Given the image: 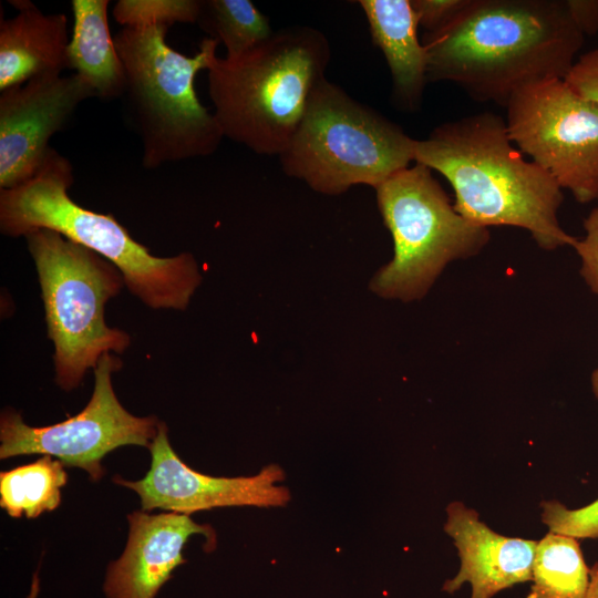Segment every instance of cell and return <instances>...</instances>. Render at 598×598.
I'll return each mask as SVG.
<instances>
[{"label":"cell","instance_id":"cell-11","mask_svg":"<svg viewBox=\"0 0 598 598\" xmlns=\"http://www.w3.org/2000/svg\"><path fill=\"white\" fill-rule=\"evenodd\" d=\"M95 97L80 75H47L0 92V189L31 178L44 162L49 141L85 100Z\"/></svg>","mask_w":598,"mask_h":598},{"label":"cell","instance_id":"cell-22","mask_svg":"<svg viewBox=\"0 0 598 598\" xmlns=\"http://www.w3.org/2000/svg\"><path fill=\"white\" fill-rule=\"evenodd\" d=\"M540 506L542 522L550 532L577 539H598V499L577 509L556 501L543 502Z\"/></svg>","mask_w":598,"mask_h":598},{"label":"cell","instance_id":"cell-12","mask_svg":"<svg viewBox=\"0 0 598 598\" xmlns=\"http://www.w3.org/2000/svg\"><path fill=\"white\" fill-rule=\"evenodd\" d=\"M152 464L140 481L115 476L118 485L135 491L142 508H162L185 515L225 506L279 507L290 501L285 477L278 465H268L254 476L215 477L188 467L172 448L167 427L161 422L151 447Z\"/></svg>","mask_w":598,"mask_h":598},{"label":"cell","instance_id":"cell-13","mask_svg":"<svg viewBox=\"0 0 598 598\" xmlns=\"http://www.w3.org/2000/svg\"><path fill=\"white\" fill-rule=\"evenodd\" d=\"M128 540L122 556L110 564L104 592L107 598H155L173 571L185 563L183 549L192 535L215 534L189 515L171 512L151 515L142 511L127 516Z\"/></svg>","mask_w":598,"mask_h":598},{"label":"cell","instance_id":"cell-9","mask_svg":"<svg viewBox=\"0 0 598 598\" xmlns=\"http://www.w3.org/2000/svg\"><path fill=\"white\" fill-rule=\"evenodd\" d=\"M512 142L581 204L598 199V106L564 80L516 91L507 105Z\"/></svg>","mask_w":598,"mask_h":598},{"label":"cell","instance_id":"cell-23","mask_svg":"<svg viewBox=\"0 0 598 598\" xmlns=\"http://www.w3.org/2000/svg\"><path fill=\"white\" fill-rule=\"evenodd\" d=\"M419 25L425 33H435L450 25L470 0H410Z\"/></svg>","mask_w":598,"mask_h":598},{"label":"cell","instance_id":"cell-5","mask_svg":"<svg viewBox=\"0 0 598 598\" xmlns=\"http://www.w3.org/2000/svg\"><path fill=\"white\" fill-rule=\"evenodd\" d=\"M167 31L123 27L114 35L125 75L121 99L147 169L209 156L224 138L214 113L195 91L196 75L209 69L219 43L206 38L194 55H185L168 45Z\"/></svg>","mask_w":598,"mask_h":598},{"label":"cell","instance_id":"cell-14","mask_svg":"<svg viewBox=\"0 0 598 598\" xmlns=\"http://www.w3.org/2000/svg\"><path fill=\"white\" fill-rule=\"evenodd\" d=\"M445 533L458 551L460 569L442 589L454 594L464 584L471 598H492L501 590L532 580L536 540L507 537L492 530L461 502L446 507Z\"/></svg>","mask_w":598,"mask_h":598},{"label":"cell","instance_id":"cell-15","mask_svg":"<svg viewBox=\"0 0 598 598\" xmlns=\"http://www.w3.org/2000/svg\"><path fill=\"white\" fill-rule=\"evenodd\" d=\"M18 11L0 23V92L68 69L66 17L43 13L29 0H10Z\"/></svg>","mask_w":598,"mask_h":598},{"label":"cell","instance_id":"cell-27","mask_svg":"<svg viewBox=\"0 0 598 598\" xmlns=\"http://www.w3.org/2000/svg\"><path fill=\"white\" fill-rule=\"evenodd\" d=\"M586 598H598V563L589 571V586Z\"/></svg>","mask_w":598,"mask_h":598},{"label":"cell","instance_id":"cell-16","mask_svg":"<svg viewBox=\"0 0 598 598\" xmlns=\"http://www.w3.org/2000/svg\"><path fill=\"white\" fill-rule=\"evenodd\" d=\"M372 42L391 72L393 100L405 112L420 109L427 80V56L417 38V18L410 0H360Z\"/></svg>","mask_w":598,"mask_h":598},{"label":"cell","instance_id":"cell-4","mask_svg":"<svg viewBox=\"0 0 598 598\" xmlns=\"http://www.w3.org/2000/svg\"><path fill=\"white\" fill-rule=\"evenodd\" d=\"M73 182L70 161L51 147L31 178L0 189L2 235L25 237L40 229L59 233L112 262L127 289L147 307L186 309L202 281L193 255H153L113 215L93 212L73 200L69 195Z\"/></svg>","mask_w":598,"mask_h":598},{"label":"cell","instance_id":"cell-29","mask_svg":"<svg viewBox=\"0 0 598 598\" xmlns=\"http://www.w3.org/2000/svg\"><path fill=\"white\" fill-rule=\"evenodd\" d=\"M591 386H592V392L596 399L598 400V369L595 370L591 374Z\"/></svg>","mask_w":598,"mask_h":598},{"label":"cell","instance_id":"cell-1","mask_svg":"<svg viewBox=\"0 0 598 598\" xmlns=\"http://www.w3.org/2000/svg\"><path fill=\"white\" fill-rule=\"evenodd\" d=\"M584 41L565 0H470L422 43L429 82L448 81L477 102L506 107L525 86L564 80Z\"/></svg>","mask_w":598,"mask_h":598},{"label":"cell","instance_id":"cell-10","mask_svg":"<svg viewBox=\"0 0 598 598\" xmlns=\"http://www.w3.org/2000/svg\"><path fill=\"white\" fill-rule=\"evenodd\" d=\"M118 357L105 353L94 369V389L86 406L76 415L48 426H30L14 411L0 420V458L43 454L64 465L85 470L93 481L104 474L101 460L123 445L151 447L161 422L135 416L116 398L112 374L118 371Z\"/></svg>","mask_w":598,"mask_h":598},{"label":"cell","instance_id":"cell-25","mask_svg":"<svg viewBox=\"0 0 598 598\" xmlns=\"http://www.w3.org/2000/svg\"><path fill=\"white\" fill-rule=\"evenodd\" d=\"M564 82L580 97L598 106V48L582 54Z\"/></svg>","mask_w":598,"mask_h":598},{"label":"cell","instance_id":"cell-17","mask_svg":"<svg viewBox=\"0 0 598 598\" xmlns=\"http://www.w3.org/2000/svg\"><path fill=\"white\" fill-rule=\"evenodd\" d=\"M109 0H73V28L68 45V69L83 78L95 97L121 99L125 75L109 22Z\"/></svg>","mask_w":598,"mask_h":598},{"label":"cell","instance_id":"cell-21","mask_svg":"<svg viewBox=\"0 0 598 598\" xmlns=\"http://www.w3.org/2000/svg\"><path fill=\"white\" fill-rule=\"evenodd\" d=\"M202 0H120L113 8L114 20L123 27H164L197 23Z\"/></svg>","mask_w":598,"mask_h":598},{"label":"cell","instance_id":"cell-3","mask_svg":"<svg viewBox=\"0 0 598 598\" xmlns=\"http://www.w3.org/2000/svg\"><path fill=\"white\" fill-rule=\"evenodd\" d=\"M331 56L312 27L277 31L237 56H216L208 94L224 137L258 155L280 156L292 140Z\"/></svg>","mask_w":598,"mask_h":598},{"label":"cell","instance_id":"cell-8","mask_svg":"<svg viewBox=\"0 0 598 598\" xmlns=\"http://www.w3.org/2000/svg\"><path fill=\"white\" fill-rule=\"evenodd\" d=\"M374 189L394 245L392 260L370 283L382 298L424 297L450 262L480 254L489 240L488 228L458 214L422 164L398 171Z\"/></svg>","mask_w":598,"mask_h":598},{"label":"cell","instance_id":"cell-19","mask_svg":"<svg viewBox=\"0 0 598 598\" xmlns=\"http://www.w3.org/2000/svg\"><path fill=\"white\" fill-rule=\"evenodd\" d=\"M64 464L43 455L33 463L0 473V506L11 517L34 518L55 509L66 484Z\"/></svg>","mask_w":598,"mask_h":598},{"label":"cell","instance_id":"cell-2","mask_svg":"<svg viewBox=\"0 0 598 598\" xmlns=\"http://www.w3.org/2000/svg\"><path fill=\"white\" fill-rule=\"evenodd\" d=\"M414 163L443 175L455 195L454 208L483 226L527 230L545 250L575 244L558 220L561 188L542 167L525 159L506 121L483 112L434 127L416 140Z\"/></svg>","mask_w":598,"mask_h":598},{"label":"cell","instance_id":"cell-26","mask_svg":"<svg viewBox=\"0 0 598 598\" xmlns=\"http://www.w3.org/2000/svg\"><path fill=\"white\" fill-rule=\"evenodd\" d=\"M575 24L584 35L598 33V0H565Z\"/></svg>","mask_w":598,"mask_h":598},{"label":"cell","instance_id":"cell-7","mask_svg":"<svg viewBox=\"0 0 598 598\" xmlns=\"http://www.w3.org/2000/svg\"><path fill=\"white\" fill-rule=\"evenodd\" d=\"M25 239L54 346L55 382L70 391L105 353H123L131 344L130 334L104 318L106 302L125 281L112 262L59 233L40 229Z\"/></svg>","mask_w":598,"mask_h":598},{"label":"cell","instance_id":"cell-6","mask_svg":"<svg viewBox=\"0 0 598 598\" xmlns=\"http://www.w3.org/2000/svg\"><path fill=\"white\" fill-rule=\"evenodd\" d=\"M416 140L324 79L279 156L283 173L324 195L355 185L377 188L414 162Z\"/></svg>","mask_w":598,"mask_h":598},{"label":"cell","instance_id":"cell-18","mask_svg":"<svg viewBox=\"0 0 598 598\" xmlns=\"http://www.w3.org/2000/svg\"><path fill=\"white\" fill-rule=\"evenodd\" d=\"M589 571L578 539L549 532L537 542L527 598H586Z\"/></svg>","mask_w":598,"mask_h":598},{"label":"cell","instance_id":"cell-20","mask_svg":"<svg viewBox=\"0 0 598 598\" xmlns=\"http://www.w3.org/2000/svg\"><path fill=\"white\" fill-rule=\"evenodd\" d=\"M198 27L237 56L272 33L268 18L250 0H202Z\"/></svg>","mask_w":598,"mask_h":598},{"label":"cell","instance_id":"cell-24","mask_svg":"<svg viewBox=\"0 0 598 598\" xmlns=\"http://www.w3.org/2000/svg\"><path fill=\"white\" fill-rule=\"evenodd\" d=\"M585 237L573 245L580 258V275L587 286L598 293V206L584 219Z\"/></svg>","mask_w":598,"mask_h":598},{"label":"cell","instance_id":"cell-28","mask_svg":"<svg viewBox=\"0 0 598 598\" xmlns=\"http://www.w3.org/2000/svg\"><path fill=\"white\" fill-rule=\"evenodd\" d=\"M39 591H40V578H39L38 571H35L32 578L31 589L28 595V598H37Z\"/></svg>","mask_w":598,"mask_h":598}]
</instances>
